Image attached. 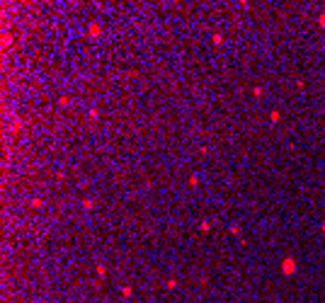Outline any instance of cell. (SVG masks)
Returning <instances> with one entry per match:
<instances>
[{"instance_id":"obj_2","label":"cell","mask_w":325,"mask_h":303,"mask_svg":"<svg viewBox=\"0 0 325 303\" xmlns=\"http://www.w3.org/2000/svg\"><path fill=\"white\" fill-rule=\"evenodd\" d=\"M87 34H90V37H100V34H102V27H100L97 22H90V24H87Z\"/></svg>"},{"instance_id":"obj_12","label":"cell","mask_w":325,"mask_h":303,"mask_svg":"<svg viewBox=\"0 0 325 303\" xmlns=\"http://www.w3.org/2000/svg\"><path fill=\"white\" fill-rule=\"evenodd\" d=\"M318 24H320V27H325V12H320V17H318Z\"/></svg>"},{"instance_id":"obj_6","label":"cell","mask_w":325,"mask_h":303,"mask_svg":"<svg viewBox=\"0 0 325 303\" xmlns=\"http://www.w3.org/2000/svg\"><path fill=\"white\" fill-rule=\"evenodd\" d=\"M211 41H213L216 46H221V44H223V37H221V34H213V37H211Z\"/></svg>"},{"instance_id":"obj_3","label":"cell","mask_w":325,"mask_h":303,"mask_svg":"<svg viewBox=\"0 0 325 303\" xmlns=\"http://www.w3.org/2000/svg\"><path fill=\"white\" fill-rule=\"evenodd\" d=\"M279 119H281L279 109H272V112H269V124H279Z\"/></svg>"},{"instance_id":"obj_10","label":"cell","mask_w":325,"mask_h":303,"mask_svg":"<svg viewBox=\"0 0 325 303\" xmlns=\"http://www.w3.org/2000/svg\"><path fill=\"white\" fill-rule=\"evenodd\" d=\"M58 104H61V107H68V104H70V100H68V97H61V100H58Z\"/></svg>"},{"instance_id":"obj_11","label":"cell","mask_w":325,"mask_h":303,"mask_svg":"<svg viewBox=\"0 0 325 303\" xmlns=\"http://www.w3.org/2000/svg\"><path fill=\"white\" fill-rule=\"evenodd\" d=\"M97 116H100V112H97L95 107H92V109H90V119H97Z\"/></svg>"},{"instance_id":"obj_8","label":"cell","mask_w":325,"mask_h":303,"mask_svg":"<svg viewBox=\"0 0 325 303\" xmlns=\"http://www.w3.org/2000/svg\"><path fill=\"white\" fill-rule=\"evenodd\" d=\"M165 286H168V289H175V286H177V281H175V279H168V281H165Z\"/></svg>"},{"instance_id":"obj_4","label":"cell","mask_w":325,"mask_h":303,"mask_svg":"<svg viewBox=\"0 0 325 303\" xmlns=\"http://www.w3.org/2000/svg\"><path fill=\"white\" fill-rule=\"evenodd\" d=\"M131 293H134L131 286H124V289H121V296H124V298H131Z\"/></svg>"},{"instance_id":"obj_7","label":"cell","mask_w":325,"mask_h":303,"mask_svg":"<svg viewBox=\"0 0 325 303\" xmlns=\"http://www.w3.org/2000/svg\"><path fill=\"white\" fill-rule=\"evenodd\" d=\"M189 184H192V187H196V184H199V177L192 175V177H189Z\"/></svg>"},{"instance_id":"obj_1","label":"cell","mask_w":325,"mask_h":303,"mask_svg":"<svg viewBox=\"0 0 325 303\" xmlns=\"http://www.w3.org/2000/svg\"><path fill=\"white\" fill-rule=\"evenodd\" d=\"M281 274H284V276H294V274H296V260H294V257H284V262H281Z\"/></svg>"},{"instance_id":"obj_9","label":"cell","mask_w":325,"mask_h":303,"mask_svg":"<svg viewBox=\"0 0 325 303\" xmlns=\"http://www.w3.org/2000/svg\"><path fill=\"white\" fill-rule=\"evenodd\" d=\"M83 206H85V209H92V206H95V201H92V199H85V201H83Z\"/></svg>"},{"instance_id":"obj_14","label":"cell","mask_w":325,"mask_h":303,"mask_svg":"<svg viewBox=\"0 0 325 303\" xmlns=\"http://www.w3.org/2000/svg\"><path fill=\"white\" fill-rule=\"evenodd\" d=\"M320 230H323V233H325V223H323V226H320Z\"/></svg>"},{"instance_id":"obj_13","label":"cell","mask_w":325,"mask_h":303,"mask_svg":"<svg viewBox=\"0 0 325 303\" xmlns=\"http://www.w3.org/2000/svg\"><path fill=\"white\" fill-rule=\"evenodd\" d=\"M209 228H211V223H209V221H202V230H204V233H206Z\"/></svg>"},{"instance_id":"obj_5","label":"cell","mask_w":325,"mask_h":303,"mask_svg":"<svg viewBox=\"0 0 325 303\" xmlns=\"http://www.w3.org/2000/svg\"><path fill=\"white\" fill-rule=\"evenodd\" d=\"M29 206H32V209H41V206H44V201H41V199H32V201H29Z\"/></svg>"}]
</instances>
